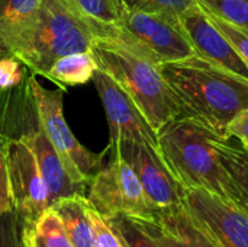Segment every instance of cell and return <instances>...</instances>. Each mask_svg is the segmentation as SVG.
I'll list each match as a JSON object with an SVG mask.
<instances>
[{
	"mask_svg": "<svg viewBox=\"0 0 248 247\" xmlns=\"http://www.w3.org/2000/svg\"><path fill=\"white\" fill-rule=\"evenodd\" d=\"M160 71L186 116L230 140L228 125L248 109L247 80L198 55L160 64Z\"/></svg>",
	"mask_w": 248,
	"mask_h": 247,
	"instance_id": "obj_1",
	"label": "cell"
},
{
	"mask_svg": "<svg viewBox=\"0 0 248 247\" xmlns=\"http://www.w3.org/2000/svg\"><path fill=\"white\" fill-rule=\"evenodd\" d=\"M217 138L211 130L183 115L157 131V148L183 189H205L244 208L241 195L219 160Z\"/></svg>",
	"mask_w": 248,
	"mask_h": 247,
	"instance_id": "obj_2",
	"label": "cell"
},
{
	"mask_svg": "<svg viewBox=\"0 0 248 247\" xmlns=\"http://www.w3.org/2000/svg\"><path fill=\"white\" fill-rule=\"evenodd\" d=\"M92 52L97 67L126 92L155 132L167 122L185 115L158 64L124 47L99 39H93Z\"/></svg>",
	"mask_w": 248,
	"mask_h": 247,
	"instance_id": "obj_3",
	"label": "cell"
},
{
	"mask_svg": "<svg viewBox=\"0 0 248 247\" xmlns=\"http://www.w3.org/2000/svg\"><path fill=\"white\" fill-rule=\"evenodd\" d=\"M93 33L65 0H42L29 31L12 51L29 71L45 77L52 63L73 52L92 51Z\"/></svg>",
	"mask_w": 248,
	"mask_h": 247,
	"instance_id": "obj_4",
	"label": "cell"
},
{
	"mask_svg": "<svg viewBox=\"0 0 248 247\" xmlns=\"http://www.w3.org/2000/svg\"><path fill=\"white\" fill-rule=\"evenodd\" d=\"M92 33L94 39L124 47L158 66L196 55L180 23L153 13L124 9L116 26L93 28Z\"/></svg>",
	"mask_w": 248,
	"mask_h": 247,
	"instance_id": "obj_5",
	"label": "cell"
},
{
	"mask_svg": "<svg viewBox=\"0 0 248 247\" xmlns=\"http://www.w3.org/2000/svg\"><path fill=\"white\" fill-rule=\"evenodd\" d=\"M36 74L31 71L29 87L35 100L38 121L46 138L60 156L71 181L89 188L93 178L103 169L105 156L110 150L93 153L86 148L73 134L62 114L64 89H45L38 83Z\"/></svg>",
	"mask_w": 248,
	"mask_h": 247,
	"instance_id": "obj_6",
	"label": "cell"
},
{
	"mask_svg": "<svg viewBox=\"0 0 248 247\" xmlns=\"http://www.w3.org/2000/svg\"><path fill=\"white\" fill-rule=\"evenodd\" d=\"M110 151L109 162L89 185L87 199L105 218L124 214L138 220H154L158 210L148 199L135 172L115 148L110 147Z\"/></svg>",
	"mask_w": 248,
	"mask_h": 247,
	"instance_id": "obj_7",
	"label": "cell"
},
{
	"mask_svg": "<svg viewBox=\"0 0 248 247\" xmlns=\"http://www.w3.org/2000/svg\"><path fill=\"white\" fill-rule=\"evenodd\" d=\"M183 205L219 247H248V211L205 189H185Z\"/></svg>",
	"mask_w": 248,
	"mask_h": 247,
	"instance_id": "obj_8",
	"label": "cell"
},
{
	"mask_svg": "<svg viewBox=\"0 0 248 247\" xmlns=\"http://www.w3.org/2000/svg\"><path fill=\"white\" fill-rule=\"evenodd\" d=\"M131 166L148 199L157 210L183 204L185 189L174 179L158 148L147 141L124 138L109 144Z\"/></svg>",
	"mask_w": 248,
	"mask_h": 247,
	"instance_id": "obj_9",
	"label": "cell"
},
{
	"mask_svg": "<svg viewBox=\"0 0 248 247\" xmlns=\"http://www.w3.org/2000/svg\"><path fill=\"white\" fill-rule=\"evenodd\" d=\"M6 160L15 211L32 224L49 208V194L31 147L20 138L6 143Z\"/></svg>",
	"mask_w": 248,
	"mask_h": 247,
	"instance_id": "obj_10",
	"label": "cell"
},
{
	"mask_svg": "<svg viewBox=\"0 0 248 247\" xmlns=\"http://www.w3.org/2000/svg\"><path fill=\"white\" fill-rule=\"evenodd\" d=\"M93 83L97 89L109 122V144L118 143L124 138H129L147 141L158 147L157 132L148 124L134 100L109 74L97 68L93 74Z\"/></svg>",
	"mask_w": 248,
	"mask_h": 247,
	"instance_id": "obj_11",
	"label": "cell"
},
{
	"mask_svg": "<svg viewBox=\"0 0 248 247\" xmlns=\"http://www.w3.org/2000/svg\"><path fill=\"white\" fill-rule=\"evenodd\" d=\"M180 26L187 35L198 57L208 60L248 82V66L246 61L199 4L189 9L180 17Z\"/></svg>",
	"mask_w": 248,
	"mask_h": 247,
	"instance_id": "obj_12",
	"label": "cell"
},
{
	"mask_svg": "<svg viewBox=\"0 0 248 247\" xmlns=\"http://www.w3.org/2000/svg\"><path fill=\"white\" fill-rule=\"evenodd\" d=\"M20 138L31 147L35 154L39 172L49 194V207L61 198L86 194L87 186L78 185L71 181L60 156L57 154L55 148L41 128L38 114L26 124L25 130L20 134Z\"/></svg>",
	"mask_w": 248,
	"mask_h": 247,
	"instance_id": "obj_13",
	"label": "cell"
},
{
	"mask_svg": "<svg viewBox=\"0 0 248 247\" xmlns=\"http://www.w3.org/2000/svg\"><path fill=\"white\" fill-rule=\"evenodd\" d=\"M141 223L161 247H219L198 226L183 204L158 210L154 220Z\"/></svg>",
	"mask_w": 248,
	"mask_h": 247,
	"instance_id": "obj_14",
	"label": "cell"
},
{
	"mask_svg": "<svg viewBox=\"0 0 248 247\" xmlns=\"http://www.w3.org/2000/svg\"><path fill=\"white\" fill-rule=\"evenodd\" d=\"M42 0H0V55L13 48L32 26Z\"/></svg>",
	"mask_w": 248,
	"mask_h": 247,
	"instance_id": "obj_15",
	"label": "cell"
},
{
	"mask_svg": "<svg viewBox=\"0 0 248 247\" xmlns=\"http://www.w3.org/2000/svg\"><path fill=\"white\" fill-rule=\"evenodd\" d=\"M90 207L92 204L84 195L61 198L49 207L60 217L74 247H94Z\"/></svg>",
	"mask_w": 248,
	"mask_h": 247,
	"instance_id": "obj_16",
	"label": "cell"
},
{
	"mask_svg": "<svg viewBox=\"0 0 248 247\" xmlns=\"http://www.w3.org/2000/svg\"><path fill=\"white\" fill-rule=\"evenodd\" d=\"M97 68L92 51L73 52L55 60L45 74V79L65 90L67 87L86 84L93 80V74Z\"/></svg>",
	"mask_w": 248,
	"mask_h": 247,
	"instance_id": "obj_17",
	"label": "cell"
},
{
	"mask_svg": "<svg viewBox=\"0 0 248 247\" xmlns=\"http://www.w3.org/2000/svg\"><path fill=\"white\" fill-rule=\"evenodd\" d=\"M217 151L248 211V153L244 147H235L230 140L221 137L217 138Z\"/></svg>",
	"mask_w": 248,
	"mask_h": 247,
	"instance_id": "obj_18",
	"label": "cell"
},
{
	"mask_svg": "<svg viewBox=\"0 0 248 247\" xmlns=\"http://www.w3.org/2000/svg\"><path fill=\"white\" fill-rule=\"evenodd\" d=\"M29 247H74L52 208L44 211L28 227Z\"/></svg>",
	"mask_w": 248,
	"mask_h": 247,
	"instance_id": "obj_19",
	"label": "cell"
},
{
	"mask_svg": "<svg viewBox=\"0 0 248 247\" xmlns=\"http://www.w3.org/2000/svg\"><path fill=\"white\" fill-rule=\"evenodd\" d=\"M70 7L87 22L90 29L116 26L121 22L124 6L121 0H65Z\"/></svg>",
	"mask_w": 248,
	"mask_h": 247,
	"instance_id": "obj_20",
	"label": "cell"
},
{
	"mask_svg": "<svg viewBox=\"0 0 248 247\" xmlns=\"http://www.w3.org/2000/svg\"><path fill=\"white\" fill-rule=\"evenodd\" d=\"M106 221L118 234L124 247H161L138 218L118 214L108 217Z\"/></svg>",
	"mask_w": 248,
	"mask_h": 247,
	"instance_id": "obj_21",
	"label": "cell"
},
{
	"mask_svg": "<svg viewBox=\"0 0 248 247\" xmlns=\"http://www.w3.org/2000/svg\"><path fill=\"white\" fill-rule=\"evenodd\" d=\"M124 9L158 15L176 23L192 7L198 6L196 0H121Z\"/></svg>",
	"mask_w": 248,
	"mask_h": 247,
	"instance_id": "obj_22",
	"label": "cell"
},
{
	"mask_svg": "<svg viewBox=\"0 0 248 247\" xmlns=\"http://www.w3.org/2000/svg\"><path fill=\"white\" fill-rule=\"evenodd\" d=\"M211 16L248 32V0H196Z\"/></svg>",
	"mask_w": 248,
	"mask_h": 247,
	"instance_id": "obj_23",
	"label": "cell"
},
{
	"mask_svg": "<svg viewBox=\"0 0 248 247\" xmlns=\"http://www.w3.org/2000/svg\"><path fill=\"white\" fill-rule=\"evenodd\" d=\"M29 224L13 210L0 217V247H29Z\"/></svg>",
	"mask_w": 248,
	"mask_h": 247,
	"instance_id": "obj_24",
	"label": "cell"
},
{
	"mask_svg": "<svg viewBox=\"0 0 248 247\" xmlns=\"http://www.w3.org/2000/svg\"><path fill=\"white\" fill-rule=\"evenodd\" d=\"M31 71L15 55H0V90H12L23 84Z\"/></svg>",
	"mask_w": 248,
	"mask_h": 247,
	"instance_id": "obj_25",
	"label": "cell"
},
{
	"mask_svg": "<svg viewBox=\"0 0 248 247\" xmlns=\"http://www.w3.org/2000/svg\"><path fill=\"white\" fill-rule=\"evenodd\" d=\"M90 220H92L94 247H124L118 234L109 226L106 218L103 215H100L94 210L93 205L90 207Z\"/></svg>",
	"mask_w": 248,
	"mask_h": 247,
	"instance_id": "obj_26",
	"label": "cell"
},
{
	"mask_svg": "<svg viewBox=\"0 0 248 247\" xmlns=\"http://www.w3.org/2000/svg\"><path fill=\"white\" fill-rule=\"evenodd\" d=\"M212 22L215 23V26L225 35V38L232 44V47L235 48V51L241 55V58L246 61V64L248 66V32L243 31L231 23H227L215 16H211Z\"/></svg>",
	"mask_w": 248,
	"mask_h": 247,
	"instance_id": "obj_27",
	"label": "cell"
},
{
	"mask_svg": "<svg viewBox=\"0 0 248 247\" xmlns=\"http://www.w3.org/2000/svg\"><path fill=\"white\" fill-rule=\"evenodd\" d=\"M13 210H15V207H13L9 172H7L6 144H3V146H0V217Z\"/></svg>",
	"mask_w": 248,
	"mask_h": 247,
	"instance_id": "obj_28",
	"label": "cell"
},
{
	"mask_svg": "<svg viewBox=\"0 0 248 247\" xmlns=\"http://www.w3.org/2000/svg\"><path fill=\"white\" fill-rule=\"evenodd\" d=\"M228 138L235 137L241 141L243 147L248 153V109L240 112L228 125Z\"/></svg>",
	"mask_w": 248,
	"mask_h": 247,
	"instance_id": "obj_29",
	"label": "cell"
},
{
	"mask_svg": "<svg viewBox=\"0 0 248 247\" xmlns=\"http://www.w3.org/2000/svg\"><path fill=\"white\" fill-rule=\"evenodd\" d=\"M9 90H0V146L6 144L9 137L4 132V114H6V103H7Z\"/></svg>",
	"mask_w": 248,
	"mask_h": 247,
	"instance_id": "obj_30",
	"label": "cell"
}]
</instances>
